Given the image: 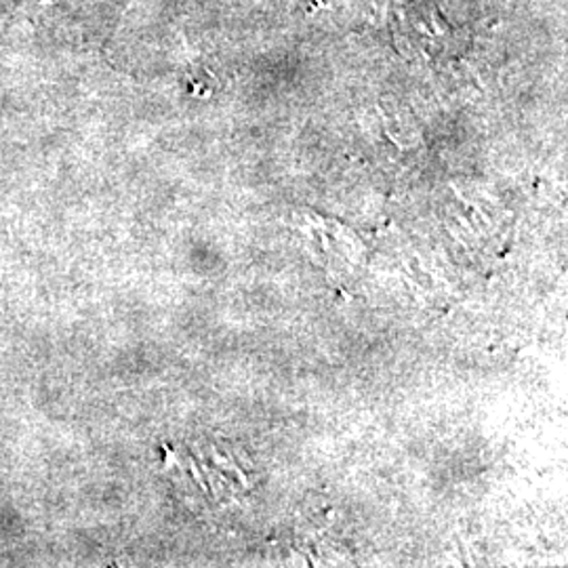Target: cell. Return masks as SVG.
I'll return each mask as SVG.
<instances>
[{
  "mask_svg": "<svg viewBox=\"0 0 568 568\" xmlns=\"http://www.w3.org/2000/svg\"><path fill=\"white\" fill-rule=\"evenodd\" d=\"M190 466H192V471H194V478L199 480V485H201V487H203L204 493H206V483H204L203 476H201V471L196 469V466H194V464H190Z\"/></svg>",
  "mask_w": 568,
  "mask_h": 568,
  "instance_id": "1",
  "label": "cell"
}]
</instances>
